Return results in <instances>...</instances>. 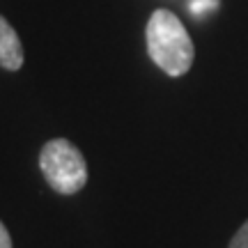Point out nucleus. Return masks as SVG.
Wrapping results in <instances>:
<instances>
[{
	"label": "nucleus",
	"mask_w": 248,
	"mask_h": 248,
	"mask_svg": "<svg viewBox=\"0 0 248 248\" xmlns=\"http://www.w3.org/2000/svg\"><path fill=\"white\" fill-rule=\"evenodd\" d=\"M145 39H147V53L152 62L163 74L179 78L191 69L195 58L193 39L186 32L179 16L172 14L170 9L152 12L147 28H145Z\"/></svg>",
	"instance_id": "obj_1"
},
{
	"label": "nucleus",
	"mask_w": 248,
	"mask_h": 248,
	"mask_svg": "<svg viewBox=\"0 0 248 248\" xmlns=\"http://www.w3.org/2000/svg\"><path fill=\"white\" fill-rule=\"evenodd\" d=\"M39 168L46 184L60 195L78 193L88 184V163L80 150L67 138H53L39 152Z\"/></svg>",
	"instance_id": "obj_2"
},
{
	"label": "nucleus",
	"mask_w": 248,
	"mask_h": 248,
	"mask_svg": "<svg viewBox=\"0 0 248 248\" xmlns=\"http://www.w3.org/2000/svg\"><path fill=\"white\" fill-rule=\"evenodd\" d=\"M0 67L7 71H18L23 67V46L16 30L0 14Z\"/></svg>",
	"instance_id": "obj_3"
},
{
	"label": "nucleus",
	"mask_w": 248,
	"mask_h": 248,
	"mask_svg": "<svg viewBox=\"0 0 248 248\" xmlns=\"http://www.w3.org/2000/svg\"><path fill=\"white\" fill-rule=\"evenodd\" d=\"M228 248H248V221L241 223V228L234 232V237L230 239Z\"/></svg>",
	"instance_id": "obj_4"
},
{
	"label": "nucleus",
	"mask_w": 248,
	"mask_h": 248,
	"mask_svg": "<svg viewBox=\"0 0 248 248\" xmlns=\"http://www.w3.org/2000/svg\"><path fill=\"white\" fill-rule=\"evenodd\" d=\"M0 248H12V237H9L7 228L0 221Z\"/></svg>",
	"instance_id": "obj_5"
},
{
	"label": "nucleus",
	"mask_w": 248,
	"mask_h": 248,
	"mask_svg": "<svg viewBox=\"0 0 248 248\" xmlns=\"http://www.w3.org/2000/svg\"><path fill=\"white\" fill-rule=\"evenodd\" d=\"M207 5H212V0H193V2H191V9L198 14V12H200L202 7H207Z\"/></svg>",
	"instance_id": "obj_6"
}]
</instances>
